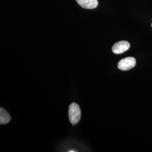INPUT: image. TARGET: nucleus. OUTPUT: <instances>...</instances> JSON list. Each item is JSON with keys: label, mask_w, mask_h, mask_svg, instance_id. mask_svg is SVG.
Listing matches in <instances>:
<instances>
[{"label": "nucleus", "mask_w": 152, "mask_h": 152, "mask_svg": "<svg viewBox=\"0 0 152 152\" xmlns=\"http://www.w3.org/2000/svg\"><path fill=\"white\" fill-rule=\"evenodd\" d=\"M136 59L134 57H127L120 60L118 63V68L122 71H128L136 65Z\"/></svg>", "instance_id": "2"}, {"label": "nucleus", "mask_w": 152, "mask_h": 152, "mask_svg": "<svg viewBox=\"0 0 152 152\" xmlns=\"http://www.w3.org/2000/svg\"><path fill=\"white\" fill-rule=\"evenodd\" d=\"M69 152H76V151H69Z\"/></svg>", "instance_id": "6"}, {"label": "nucleus", "mask_w": 152, "mask_h": 152, "mask_svg": "<svg viewBox=\"0 0 152 152\" xmlns=\"http://www.w3.org/2000/svg\"></svg>", "instance_id": "7"}, {"label": "nucleus", "mask_w": 152, "mask_h": 152, "mask_svg": "<svg viewBox=\"0 0 152 152\" xmlns=\"http://www.w3.org/2000/svg\"><path fill=\"white\" fill-rule=\"evenodd\" d=\"M11 120L10 116L4 109L0 108V124L4 125L9 123Z\"/></svg>", "instance_id": "5"}, {"label": "nucleus", "mask_w": 152, "mask_h": 152, "mask_svg": "<svg viewBox=\"0 0 152 152\" xmlns=\"http://www.w3.org/2000/svg\"><path fill=\"white\" fill-rule=\"evenodd\" d=\"M130 44L126 41H121L114 44L112 47V51L115 54H121L128 50Z\"/></svg>", "instance_id": "3"}, {"label": "nucleus", "mask_w": 152, "mask_h": 152, "mask_svg": "<svg viewBox=\"0 0 152 152\" xmlns=\"http://www.w3.org/2000/svg\"><path fill=\"white\" fill-rule=\"evenodd\" d=\"M78 5L82 7L87 9H93L97 7L98 0H76Z\"/></svg>", "instance_id": "4"}, {"label": "nucleus", "mask_w": 152, "mask_h": 152, "mask_svg": "<svg viewBox=\"0 0 152 152\" xmlns=\"http://www.w3.org/2000/svg\"><path fill=\"white\" fill-rule=\"evenodd\" d=\"M68 116L69 121L72 125H75L78 123L81 119V111L78 104L73 103L69 105Z\"/></svg>", "instance_id": "1"}]
</instances>
